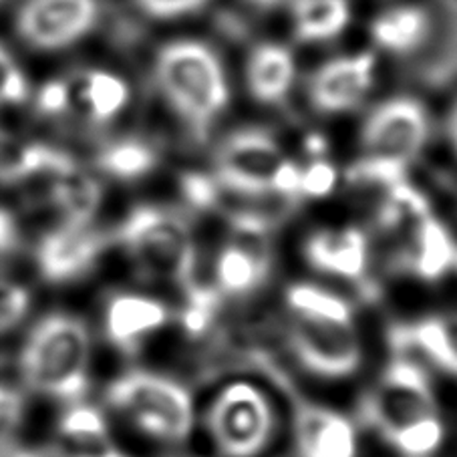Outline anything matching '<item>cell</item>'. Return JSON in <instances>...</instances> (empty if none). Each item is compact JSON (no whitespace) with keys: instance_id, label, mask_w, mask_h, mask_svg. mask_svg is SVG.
<instances>
[{"instance_id":"5b68a950","label":"cell","mask_w":457,"mask_h":457,"mask_svg":"<svg viewBox=\"0 0 457 457\" xmlns=\"http://www.w3.org/2000/svg\"><path fill=\"white\" fill-rule=\"evenodd\" d=\"M105 401L133 428L162 444L181 445L192 436V393L173 377L129 369L107 385Z\"/></svg>"},{"instance_id":"52a82bcc","label":"cell","mask_w":457,"mask_h":457,"mask_svg":"<svg viewBox=\"0 0 457 457\" xmlns=\"http://www.w3.org/2000/svg\"><path fill=\"white\" fill-rule=\"evenodd\" d=\"M206 431L220 457H260L277 433V411L254 383L234 381L206 409Z\"/></svg>"},{"instance_id":"44dd1931","label":"cell","mask_w":457,"mask_h":457,"mask_svg":"<svg viewBox=\"0 0 457 457\" xmlns=\"http://www.w3.org/2000/svg\"><path fill=\"white\" fill-rule=\"evenodd\" d=\"M71 162L73 157L57 147L0 129V186H19L38 176L49 178Z\"/></svg>"},{"instance_id":"ac0fdd59","label":"cell","mask_w":457,"mask_h":457,"mask_svg":"<svg viewBox=\"0 0 457 457\" xmlns=\"http://www.w3.org/2000/svg\"><path fill=\"white\" fill-rule=\"evenodd\" d=\"M387 338L395 353L417 351L441 371L457 377V312L397 322L389 328Z\"/></svg>"},{"instance_id":"d590c367","label":"cell","mask_w":457,"mask_h":457,"mask_svg":"<svg viewBox=\"0 0 457 457\" xmlns=\"http://www.w3.org/2000/svg\"><path fill=\"white\" fill-rule=\"evenodd\" d=\"M19 244H21V230H19L17 218H14L9 210L0 208V264L17 252Z\"/></svg>"},{"instance_id":"8992f818","label":"cell","mask_w":457,"mask_h":457,"mask_svg":"<svg viewBox=\"0 0 457 457\" xmlns=\"http://www.w3.org/2000/svg\"><path fill=\"white\" fill-rule=\"evenodd\" d=\"M436 413L437 399L429 373L403 353H395L357 405L359 423L381 439Z\"/></svg>"},{"instance_id":"4fadbf2b","label":"cell","mask_w":457,"mask_h":457,"mask_svg":"<svg viewBox=\"0 0 457 457\" xmlns=\"http://www.w3.org/2000/svg\"><path fill=\"white\" fill-rule=\"evenodd\" d=\"M170 320V309L154 296L113 293L104 306V333L121 354L136 357L141 345Z\"/></svg>"},{"instance_id":"f1b7e54d","label":"cell","mask_w":457,"mask_h":457,"mask_svg":"<svg viewBox=\"0 0 457 457\" xmlns=\"http://www.w3.org/2000/svg\"><path fill=\"white\" fill-rule=\"evenodd\" d=\"M220 303H222V296L214 287H204L195 282L194 287L187 288L186 306L181 311V325H184L186 333L194 337L202 335L214 320Z\"/></svg>"},{"instance_id":"e575fe53","label":"cell","mask_w":457,"mask_h":457,"mask_svg":"<svg viewBox=\"0 0 457 457\" xmlns=\"http://www.w3.org/2000/svg\"><path fill=\"white\" fill-rule=\"evenodd\" d=\"M208 0H137L141 11L155 19H176L202 9Z\"/></svg>"},{"instance_id":"4316f807","label":"cell","mask_w":457,"mask_h":457,"mask_svg":"<svg viewBox=\"0 0 457 457\" xmlns=\"http://www.w3.org/2000/svg\"><path fill=\"white\" fill-rule=\"evenodd\" d=\"M444 423L436 413L393 431L383 441L403 457H429L444 444Z\"/></svg>"},{"instance_id":"f546056e","label":"cell","mask_w":457,"mask_h":457,"mask_svg":"<svg viewBox=\"0 0 457 457\" xmlns=\"http://www.w3.org/2000/svg\"><path fill=\"white\" fill-rule=\"evenodd\" d=\"M33 304V296L27 287L19 282L0 278V337L12 333L22 325Z\"/></svg>"},{"instance_id":"9a60e30c","label":"cell","mask_w":457,"mask_h":457,"mask_svg":"<svg viewBox=\"0 0 457 457\" xmlns=\"http://www.w3.org/2000/svg\"><path fill=\"white\" fill-rule=\"evenodd\" d=\"M375 79V57L361 53L354 57H338L322 65L309 83V97L322 113H343L357 107Z\"/></svg>"},{"instance_id":"74e56055","label":"cell","mask_w":457,"mask_h":457,"mask_svg":"<svg viewBox=\"0 0 457 457\" xmlns=\"http://www.w3.org/2000/svg\"><path fill=\"white\" fill-rule=\"evenodd\" d=\"M449 139L457 152V105L452 109V115H449Z\"/></svg>"},{"instance_id":"ab89813d","label":"cell","mask_w":457,"mask_h":457,"mask_svg":"<svg viewBox=\"0 0 457 457\" xmlns=\"http://www.w3.org/2000/svg\"><path fill=\"white\" fill-rule=\"evenodd\" d=\"M453 266H457V254H455V262H453Z\"/></svg>"},{"instance_id":"277c9868","label":"cell","mask_w":457,"mask_h":457,"mask_svg":"<svg viewBox=\"0 0 457 457\" xmlns=\"http://www.w3.org/2000/svg\"><path fill=\"white\" fill-rule=\"evenodd\" d=\"M428 139L429 117L420 101L411 97L389 99L362 125V157L353 165L351 181L383 187L399 184Z\"/></svg>"},{"instance_id":"9c48e42d","label":"cell","mask_w":457,"mask_h":457,"mask_svg":"<svg viewBox=\"0 0 457 457\" xmlns=\"http://www.w3.org/2000/svg\"><path fill=\"white\" fill-rule=\"evenodd\" d=\"M288 157L270 133L262 129H240L222 141L216 152L214 179L228 190L268 195Z\"/></svg>"},{"instance_id":"2e32d148","label":"cell","mask_w":457,"mask_h":457,"mask_svg":"<svg viewBox=\"0 0 457 457\" xmlns=\"http://www.w3.org/2000/svg\"><path fill=\"white\" fill-rule=\"evenodd\" d=\"M296 457H357V429L349 417L311 401L295 409Z\"/></svg>"},{"instance_id":"1f68e13d","label":"cell","mask_w":457,"mask_h":457,"mask_svg":"<svg viewBox=\"0 0 457 457\" xmlns=\"http://www.w3.org/2000/svg\"><path fill=\"white\" fill-rule=\"evenodd\" d=\"M29 99V81L9 49L0 43V104L21 105Z\"/></svg>"},{"instance_id":"d6a6232c","label":"cell","mask_w":457,"mask_h":457,"mask_svg":"<svg viewBox=\"0 0 457 457\" xmlns=\"http://www.w3.org/2000/svg\"><path fill=\"white\" fill-rule=\"evenodd\" d=\"M337 186V170L325 160H314L309 168H301V186L298 194L309 200H320L330 195Z\"/></svg>"},{"instance_id":"e0dca14e","label":"cell","mask_w":457,"mask_h":457,"mask_svg":"<svg viewBox=\"0 0 457 457\" xmlns=\"http://www.w3.org/2000/svg\"><path fill=\"white\" fill-rule=\"evenodd\" d=\"M45 457H129L112 437L104 411L83 401L69 403Z\"/></svg>"},{"instance_id":"7402d4cb","label":"cell","mask_w":457,"mask_h":457,"mask_svg":"<svg viewBox=\"0 0 457 457\" xmlns=\"http://www.w3.org/2000/svg\"><path fill=\"white\" fill-rule=\"evenodd\" d=\"M67 85L69 112L77 109L97 123L112 121L129 101L128 83L109 71H85L79 77L67 79Z\"/></svg>"},{"instance_id":"836d02e7","label":"cell","mask_w":457,"mask_h":457,"mask_svg":"<svg viewBox=\"0 0 457 457\" xmlns=\"http://www.w3.org/2000/svg\"><path fill=\"white\" fill-rule=\"evenodd\" d=\"M35 107L45 117H61L69 113L67 79H54V81L45 83L37 93Z\"/></svg>"},{"instance_id":"7c38bea8","label":"cell","mask_w":457,"mask_h":457,"mask_svg":"<svg viewBox=\"0 0 457 457\" xmlns=\"http://www.w3.org/2000/svg\"><path fill=\"white\" fill-rule=\"evenodd\" d=\"M304 260L317 272L357 282L369 293V238L361 228H322L304 240Z\"/></svg>"},{"instance_id":"ffe728a7","label":"cell","mask_w":457,"mask_h":457,"mask_svg":"<svg viewBox=\"0 0 457 457\" xmlns=\"http://www.w3.org/2000/svg\"><path fill=\"white\" fill-rule=\"evenodd\" d=\"M46 202L57 210L62 222L93 224L104 204V186L73 160L49 176Z\"/></svg>"},{"instance_id":"603a6c76","label":"cell","mask_w":457,"mask_h":457,"mask_svg":"<svg viewBox=\"0 0 457 457\" xmlns=\"http://www.w3.org/2000/svg\"><path fill=\"white\" fill-rule=\"evenodd\" d=\"M296 62L287 46L266 43L252 51L246 65V83L260 104H278L295 85Z\"/></svg>"},{"instance_id":"83f0119b","label":"cell","mask_w":457,"mask_h":457,"mask_svg":"<svg viewBox=\"0 0 457 457\" xmlns=\"http://www.w3.org/2000/svg\"><path fill=\"white\" fill-rule=\"evenodd\" d=\"M288 312H306V314H330V317H354L353 306L343 296L330 290L296 282L287 290Z\"/></svg>"},{"instance_id":"6da1fadb","label":"cell","mask_w":457,"mask_h":457,"mask_svg":"<svg viewBox=\"0 0 457 457\" xmlns=\"http://www.w3.org/2000/svg\"><path fill=\"white\" fill-rule=\"evenodd\" d=\"M91 354L89 325L77 314L51 312L25 338L19 354L21 377L37 395L77 403L89 391Z\"/></svg>"},{"instance_id":"8fae6325","label":"cell","mask_w":457,"mask_h":457,"mask_svg":"<svg viewBox=\"0 0 457 457\" xmlns=\"http://www.w3.org/2000/svg\"><path fill=\"white\" fill-rule=\"evenodd\" d=\"M97 17V0H25L17 14V33L37 51H59L81 41Z\"/></svg>"},{"instance_id":"30bf717a","label":"cell","mask_w":457,"mask_h":457,"mask_svg":"<svg viewBox=\"0 0 457 457\" xmlns=\"http://www.w3.org/2000/svg\"><path fill=\"white\" fill-rule=\"evenodd\" d=\"M109 234L93 224L61 222L43 234L35 250L38 274L51 285L81 280L109 248Z\"/></svg>"},{"instance_id":"8d00e7d4","label":"cell","mask_w":457,"mask_h":457,"mask_svg":"<svg viewBox=\"0 0 457 457\" xmlns=\"http://www.w3.org/2000/svg\"><path fill=\"white\" fill-rule=\"evenodd\" d=\"M0 457H45V453L33 452V449L19 447V445H6L0 449Z\"/></svg>"},{"instance_id":"f35d334b","label":"cell","mask_w":457,"mask_h":457,"mask_svg":"<svg viewBox=\"0 0 457 457\" xmlns=\"http://www.w3.org/2000/svg\"><path fill=\"white\" fill-rule=\"evenodd\" d=\"M256 4H274V3H278V0H254Z\"/></svg>"},{"instance_id":"7a4b0ae2","label":"cell","mask_w":457,"mask_h":457,"mask_svg":"<svg viewBox=\"0 0 457 457\" xmlns=\"http://www.w3.org/2000/svg\"><path fill=\"white\" fill-rule=\"evenodd\" d=\"M112 240L141 278L171 282L184 293L198 282V246L190 220L179 210L141 204L125 216Z\"/></svg>"},{"instance_id":"484cf974","label":"cell","mask_w":457,"mask_h":457,"mask_svg":"<svg viewBox=\"0 0 457 457\" xmlns=\"http://www.w3.org/2000/svg\"><path fill=\"white\" fill-rule=\"evenodd\" d=\"M99 168L117 179H139L157 165V154L144 141L123 139L105 147L97 157Z\"/></svg>"},{"instance_id":"d6986e66","label":"cell","mask_w":457,"mask_h":457,"mask_svg":"<svg viewBox=\"0 0 457 457\" xmlns=\"http://www.w3.org/2000/svg\"><path fill=\"white\" fill-rule=\"evenodd\" d=\"M457 246L445 224L425 216L409 238L395 250L393 266L411 272L423 282H439L455 262Z\"/></svg>"},{"instance_id":"d4e9b609","label":"cell","mask_w":457,"mask_h":457,"mask_svg":"<svg viewBox=\"0 0 457 457\" xmlns=\"http://www.w3.org/2000/svg\"><path fill=\"white\" fill-rule=\"evenodd\" d=\"M295 33L304 43L328 41L351 21L349 0H295Z\"/></svg>"},{"instance_id":"5bb4252c","label":"cell","mask_w":457,"mask_h":457,"mask_svg":"<svg viewBox=\"0 0 457 457\" xmlns=\"http://www.w3.org/2000/svg\"><path fill=\"white\" fill-rule=\"evenodd\" d=\"M268 236L234 234L220 250L214 266V288L222 298H244L258 293L272 274V250Z\"/></svg>"},{"instance_id":"4dcf8cb0","label":"cell","mask_w":457,"mask_h":457,"mask_svg":"<svg viewBox=\"0 0 457 457\" xmlns=\"http://www.w3.org/2000/svg\"><path fill=\"white\" fill-rule=\"evenodd\" d=\"M27 411L25 393L11 385L0 383V449L11 445L12 437L21 429Z\"/></svg>"},{"instance_id":"cb8c5ba5","label":"cell","mask_w":457,"mask_h":457,"mask_svg":"<svg viewBox=\"0 0 457 457\" xmlns=\"http://www.w3.org/2000/svg\"><path fill=\"white\" fill-rule=\"evenodd\" d=\"M429 33V17L420 6H399L377 17L371 25L373 41L385 51L409 53Z\"/></svg>"},{"instance_id":"3957f363","label":"cell","mask_w":457,"mask_h":457,"mask_svg":"<svg viewBox=\"0 0 457 457\" xmlns=\"http://www.w3.org/2000/svg\"><path fill=\"white\" fill-rule=\"evenodd\" d=\"M162 96L195 136H204L228 105L224 65L208 45L176 41L163 46L155 61Z\"/></svg>"},{"instance_id":"ba28073f","label":"cell","mask_w":457,"mask_h":457,"mask_svg":"<svg viewBox=\"0 0 457 457\" xmlns=\"http://www.w3.org/2000/svg\"><path fill=\"white\" fill-rule=\"evenodd\" d=\"M287 343L306 373L327 381L357 375L365 357L354 317L288 312Z\"/></svg>"}]
</instances>
